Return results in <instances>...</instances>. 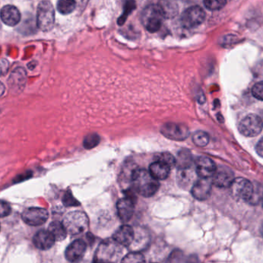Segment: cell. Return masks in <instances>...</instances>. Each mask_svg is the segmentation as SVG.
I'll use <instances>...</instances> for the list:
<instances>
[{"label":"cell","mask_w":263,"mask_h":263,"mask_svg":"<svg viewBox=\"0 0 263 263\" xmlns=\"http://www.w3.org/2000/svg\"><path fill=\"white\" fill-rule=\"evenodd\" d=\"M10 212H11V206L10 204L4 201H1V217L4 218L10 215Z\"/></svg>","instance_id":"cell-33"},{"label":"cell","mask_w":263,"mask_h":263,"mask_svg":"<svg viewBox=\"0 0 263 263\" xmlns=\"http://www.w3.org/2000/svg\"><path fill=\"white\" fill-rule=\"evenodd\" d=\"M227 0H203L204 7L210 11L221 10L226 6Z\"/></svg>","instance_id":"cell-26"},{"label":"cell","mask_w":263,"mask_h":263,"mask_svg":"<svg viewBox=\"0 0 263 263\" xmlns=\"http://www.w3.org/2000/svg\"><path fill=\"white\" fill-rule=\"evenodd\" d=\"M135 231L127 224L121 226L113 235V239L122 246H129L135 241Z\"/></svg>","instance_id":"cell-16"},{"label":"cell","mask_w":263,"mask_h":263,"mask_svg":"<svg viewBox=\"0 0 263 263\" xmlns=\"http://www.w3.org/2000/svg\"><path fill=\"white\" fill-rule=\"evenodd\" d=\"M26 71H24L22 68H17L16 71L12 73L11 78H10V86L16 90L20 88H23L24 84L26 82Z\"/></svg>","instance_id":"cell-22"},{"label":"cell","mask_w":263,"mask_h":263,"mask_svg":"<svg viewBox=\"0 0 263 263\" xmlns=\"http://www.w3.org/2000/svg\"><path fill=\"white\" fill-rule=\"evenodd\" d=\"M235 180V175L233 172L227 167H217L215 174L212 176V183L216 187H230L232 183Z\"/></svg>","instance_id":"cell-11"},{"label":"cell","mask_w":263,"mask_h":263,"mask_svg":"<svg viewBox=\"0 0 263 263\" xmlns=\"http://www.w3.org/2000/svg\"><path fill=\"white\" fill-rule=\"evenodd\" d=\"M121 245L112 238L103 241L95 255L96 261H117L122 254Z\"/></svg>","instance_id":"cell-5"},{"label":"cell","mask_w":263,"mask_h":263,"mask_svg":"<svg viewBox=\"0 0 263 263\" xmlns=\"http://www.w3.org/2000/svg\"><path fill=\"white\" fill-rule=\"evenodd\" d=\"M76 7L75 0H58L57 4L58 11L62 15L70 14L74 11Z\"/></svg>","instance_id":"cell-23"},{"label":"cell","mask_w":263,"mask_h":263,"mask_svg":"<svg viewBox=\"0 0 263 263\" xmlns=\"http://www.w3.org/2000/svg\"><path fill=\"white\" fill-rule=\"evenodd\" d=\"M261 235H262V236H263V222H262V224H261Z\"/></svg>","instance_id":"cell-35"},{"label":"cell","mask_w":263,"mask_h":263,"mask_svg":"<svg viewBox=\"0 0 263 263\" xmlns=\"http://www.w3.org/2000/svg\"><path fill=\"white\" fill-rule=\"evenodd\" d=\"M63 224L67 233L72 235H79L87 230L89 224L88 217L81 211L69 212L64 217Z\"/></svg>","instance_id":"cell-3"},{"label":"cell","mask_w":263,"mask_h":263,"mask_svg":"<svg viewBox=\"0 0 263 263\" xmlns=\"http://www.w3.org/2000/svg\"><path fill=\"white\" fill-rule=\"evenodd\" d=\"M48 212L42 208H30L26 209L22 214L24 222L31 226L44 224L48 219Z\"/></svg>","instance_id":"cell-10"},{"label":"cell","mask_w":263,"mask_h":263,"mask_svg":"<svg viewBox=\"0 0 263 263\" xmlns=\"http://www.w3.org/2000/svg\"><path fill=\"white\" fill-rule=\"evenodd\" d=\"M205 12L198 6L190 7L183 13L181 24L187 29L195 28L201 25L205 20Z\"/></svg>","instance_id":"cell-8"},{"label":"cell","mask_w":263,"mask_h":263,"mask_svg":"<svg viewBox=\"0 0 263 263\" xmlns=\"http://www.w3.org/2000/svg\"><path fill=\"white\" fill-rule=\"evenodd\" d=\"M255 150H256L257 154H258L260 157L263 158V138L260 139V141L257 143Z\"/></svg>","instance_id":"cell-34"},{"label":"cell","mask_w":263,"mask_h":263,"mask_svg":"<svg viewBox=\"0 0 263 263\" xmlns=\"http://www.w3.org/2000/svg\"><path fill=\"white\" fill-rule=\"evenodd\" d=\"M145 261L144 255L140 252H132L127 254L121 260L123 262H142Z\"/></svg>","instance_id":"cell-30"},{"label":"cell","mask_w":263,"mask_h":263,"mask_svg":"<svg viewBox=\"0 0 263 263\" xmlns=\"http://www.w3.org/2000/svg\"><path fill=\"white\" fill-rule=\"evenodd\" d=\"M263 200V187L261 184H254V192L252 194V198L249 200V202L251 204H257L262 201Z\"/></svg>","instance_id":"cell-29"},{"label":"cell","mask_w":263,"mask_h":263,"mask_svg":"<svg viewBox=\"0 0 263 263\" xmlns=\"http://www.w3.org/2000/svg\"><path fill=\"white\" fill-rule=\"evenodd\" d=\"M101 141L99 135L97 134H90L84 139V147L86 149H92L97 147Z\"/></svg>","instance_id":"cell-27"},{"label":"cell","mask_w":263,"mask_h":263,"mask_svg":"<svg viewBox=\"0 0 263 263\" xmlns=\"http://www.w3.org/2000/svg\"><path fill=\"white\" fill-rule=\"evenodd\" d=\"M136 9V4H135V0H127L124 5V10L123 12V14L120 16L118 21V24L120 26L123 25L124 23L127 21V17L129 15Z\"/></svg>","instance_id":"cell-24"},{"label":"cell","mask_w":263,"mask_h":263,"mask_svg":"<svg viewBox=\"0 0 263 263\" xmlns=\"http://www.w3.org/2000/svg\"><path fill=\"white\" fill-rule=\"evenodd\" d=\"M135 201L125 197L121 198L117 204L118 217L123 222H127L132 219L135 212Z\"/></svg>","instance_id":"cell-14"},{"label":"cell","mask_w":263,"mask_h":263,"mask_svg":"<svg viewBox=\"0 0 263 263\" xmlns=\"http://www.w3.org/2000/svg\"><path fill=\"white\" fill-rule=\"evenodd\" d=\"M55 24V10L51 3L42 1L37 7L36 24L38 28L44 32L50 31Z\"/></svg>","instance_id":"cell-4"},{"label":"cell","mask_w":263,"mask_h":263,"mask_svg":"<svg viewBox=\"0 0 263 263\" xmlns=\"http://www.w3.org/2000/svg\"><path fill=\"white\" fill-rule=\"evenodd\" d=\"M193 162L192 154L189 151L183 149L178 152L176 158V165L180 170H187L191 167Z\"/></svg>","instance_id":"cell-20"},{"label":"cell","mask_w":263,"mask_h":263,"mask_svg":"<svg viewBox=\"0 0 263 263\" xmlns=\"http://www.w3.org/2000/svg\"><path fill=\"white\" fill-rule=\"evenodd\" d=\"M263 122L258 115H249L241 120L238 125V130L241 135L253 138L261 133Z\"/></svg>","instance_id":"cell-6"},{"label":"cell","mask_w":263,"mask_h":263,"mask_svg":"<svg viewBox=\"0 0 263 263\" xmlns=\"http://www.w3.org/2000/svg\"><path fill=\"white\" fill-rule=\"evenodd\" d=\"M1 19L6 25L15 27L21 21V14L14 6L7 5L3 7L1 10Z\"/></svg>","instance_id":"cell-18"},{"label":"cell","mask_w":263,"mask_h":263,"mask_svg":"<svg viewBox=\"0 0 263 263\" xmlns=\"http://www.w3.org/2000/svg\"><path fill=\"white\" fill-rule=\"evenodd\" d=\"M192 140H193V142L195 143V145L203 147L209 144V136L206 132L198 130V132L194 134Z\"/></svg>","instance_id":"cell-25"},{"label":"cell","mask_w":263,"mask_h":263,"mask_svg":"<svg viewBox=\"0 0 263 263\" xmlns=\"http://www.w3.org/2000/svg\"><path fill=\"white\" fill-rule=\"evenodd\" d=\"M87 245L83 240L73 241L66 249L65 256L68 261H78L84 257Z\"/></svg>","instance_id":"cell-15"},{"label":"cell","mask_w":263,"mask_h":263,"mask_svg":"<svg viewBox=\"0 0 263 263\" xmlns=\"http://www.w3.org/2000/svg\"><path fill=\"white\" fill-rule=\"evenodd\" d=\"M63 202L64 205L68 206H78L80 205V203L78 202V200L73 196L70 190L67 191L64 195V198H63Z\"/></svg>","instance_id":"cell-32"},{"label":"cell","mask_w":263,"mask_h":263,"mask_svg":"<svg viewBox=\"0 0 263 263\" xmlns=\"http://www.w3.org/2000/svg\"><path fill=\"white\" fill-rule=\"evenodd\" d=\"M161 134L165 138L173 141H184L189 136L187 126L178 123H167L161 127Z\"/></svg>","instance_id":"cell-9"},{"label":"cell","mask_w":263,"mask_h":263,"mask_svg":"<svg viewBox=\"0 0 263 263\" xmlns=\"http://www.w3.org/2000/svg\"><path fill=\"white\" fill-rule=\"evenodd\" d=\"M262 207H263V200H262Z\"/></svg>","instance_id":"cell-36"},{"label":"cell","mask_w":263,"mask_h":263,"mask_svg":"<svg viewBox=\"0 0 263 263\" xmlns=\"http://www.w3.org/2000/svg\"><path fill=\"white\" fill-rule=\"evenodd\" d=\"M252 93L254 98L258 101H263V81L257 83L252 87Z\"/></svg>","instance_id":"cell-31"},{"label":"cell","mask_w":263,"mask_h":263,"mask_svg":"<svg viewBox=\"0 0 263 263\" xmlns=\"http://www.w3.org/2000/svg\"><path fill=\"white\" fill-rule=\"evenodd\" d=\"M230 187L232 195L242 201H249L254 192V184L243 178H235Z\"/></svg>","instance_id":"cell-7"},{"label":"cell","mask_w":263,"mask_h":263,"mask_svg":"<svg viewBox=\"0 0 263 263\" xmlns=\"http://www.w3.org/2000/svg\"><path fill=\"white\" fill-rule=\"evenodd\" d=\"M210 178H200L192 187V194L194 198L199 201H204L210 196L212 187Z\"/></svg>","instance_id":"cell-12"},{"label":"cell","mask_w":263,"mask_h":263,"mask_svg":"<svg viewBox=\"0 0 263 263\" xmlns=\"http://www.w3.org/2000/svg\"><path fill=\"white\" fill-rule=\"evenodd\" d=\"M155 161H161L168 164L171 167L176 165V158L167 152H163V153L157 154L155 157Z\"/></svg>","instance_id":"cell-28"},{"label":"cell","mask_w":263,"mask_h":263,"mask_svg":"<svg viewBox=\"0 0 263 263\" xmlns=\"http://www.w3.org/2000/svg\"><path fill=\"white\" fill-rule=\"evenodd\" d=\"M195 163V171L200 178H212L217 169L215 162L207 157H199Z\"/></svg>","instance_id":"cell-13"},{"label":"cell","mask_w":263,"mask_h":263,"mask_svg":"<svg viewBox=\"0 0 263 263\" xmlns=\"http://www.w3.org/2000/svg\"><path fill=\"white\" fill-rule=\"evenodd\" d=\"M171 167L165 163L155 161L149 167V172L157 180H164L169 176Z\"/></svg>","instance_id":"cell-19"},{"label":"cell","mask_w":263,"mask_h":263,"mask_svg":"<svg viewBox=\"0 0 263 263\" xmlns=\"http://www.w3.org/2000/svg\"><path fill=\"white\" fill-rule=\"evenodd\" d=\"M55 239L53 234L49 230H41L33 237V243L41 250H48L53 247Z\"/></svg>","instance_id":"cell-17"},{"label":"cell","mask_w":263,"mask_h":263,"mask_svg":"<svg viewBox=\"0 0 263 263\" xmlns=\"http://www.w3.org/2000/svg\"><path fill=\"white\" fill-rule=\"evenodd\" d=\"M132 187L137 193L148 198L153 196L160 187L158 180L154 178L149 171L136 169L132 174Z\"/></svg>","instance_id":"cell-1"},{"label":"cell","mask_w":263,"mask_h":263,"mask_svg":"<svg viewBox=\"0 0 263 263\" xmlns=\"http://www.w3.org/2000/svg\"><path fill=\"white\" fill-rule=\"evenodd\" d=\"M165 16V13L161 5L152 4L147 6L141 13V23L147 31L155 33L161 29Z\"/></svg>","instance_id":"cell-2"},{"label":"cell","mask_w":263,"mask_h":263,"mask_svg":"<svg viewBox=\"0 0 263 263\" xmlns=\"http://www.w3.org/2000/svg\"><path fill=\"white\" fill-rule=\"evenodd\" d=\"M48 230L53 234L56 241H62L67 237V232L63 222L58 221H52L49 226Z\"/></svg>","instance_id":"cell-21"}]
</instances>
